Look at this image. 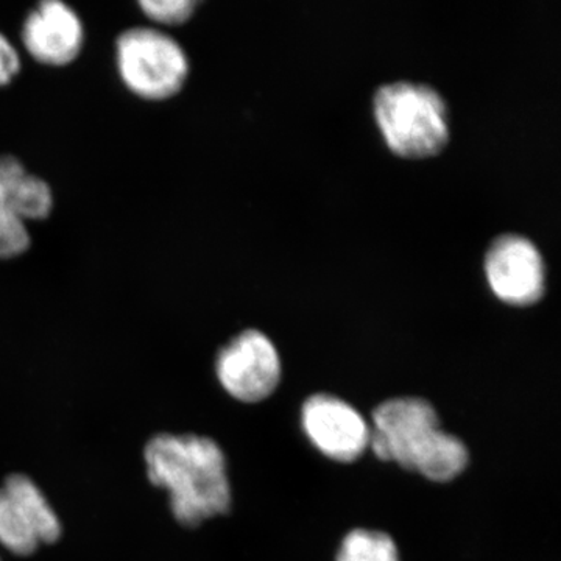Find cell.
Here are the masks:
<instances>
[{"mask_svg": "<svg viewBox=\"0 0 561 561\" xmlns=\"http://www.w3.org/2000/svg\"><path fill=\"white\" fill-rule=\"evenodd\" d=\"M147 476L169 493L181 526L198 527L231 511L228 463L219 443L195 434H158L144 451Z\"/></svg>", "mask_w": 561, "mask_h": 561, "instance_id": "obj_1", "label": "cell"}, {"mask_svg": "<svg viewBox=\"0 0 561 561\" xmlns=\"http://www.w3.org/2000/svg\"><path fill=\"white\" fill-rule=\"evenodd\" d=\"M370 426L368 451L427 481L453 482L470 465L468 446L443 430L437 409L424 398L400 397L381 402L373 412Z\"/></svg>", "mask_w": 561, "mask_h": 561, "instance_id": "obj_2", "label": "cell"}, {"mask_svg": "<svg viewBox=\"0 0 561 561\" xmlns=\"http://www.w3.org/2000/svg\"><path fill=\"white\" fill-rule=\"evenodd\" d=\"M375 117L387 146L409 160L435 157L449 142V113L430 84L393 81L375 94Z\"/></svg>", "mask_w": 561, "mask_h": 561, "instance_id": "obj_3", "label": "cell"}, {"mask_svg": "<svg viewBox=\"0 0 561 561\" xmlns=\"http://www.w3.org/2000/svg\"><path fill=\"white\" fill-rule=\"evenodd\" d=\"M121 80L144 101H168L190 77L186 51L172 36L151 27H135L116 41Z\"/></svg>", "mask_w": 561, "mask_h": 561, "instance_id": "obj_4", "label": "cell"}, {"mask_svg": "<svg viewBox=\"0 0 561 561\" xmlns=\"http://www.w3.org/2000/svg\"><path fill=\"white\" fill-rule=\"evenodd\" d=\"M214 367L224 390L245 404L268 400L283 379L278 348L267 334L257 330L234 335L217 353Z\"/></svg>", "mask_w": 561, "mask_h": 561, "instance_id": "obj_5", "label": "cell"}, {"mask_svg": "<svg viewBox=\"0 0 561 561\" xmlns=\"http://www.w3.org/2000/svg\"><path fill=\"white\" fill-rule=\"evenodd\" d=\"M60 537V519L39 486L28 476H9L0 486V545L24 557Z\"/></svg>", "mask_w": 561, "mask_h": 561, "instance_id": "obj_6", "label": "cell"}, {"mask_svg": "<svg viewBox=\"0 0 561 561\" xmlns=\"http://www.w3.org/2000/svg\"><path fill=\"white\" fill-rule=\"evenodd\" d=\"M301 430L321 456L337 463H353L370 449V421L337 394L316 393L302 402Z\"/></svg>", "mask_w": 561, "mask_h": 561, "instance_id": "obj_7", "label": "cell"}, {"mask_svg": "<svg viewBox=\"0 0 561 561\" xmlns=\"http://www.w3.org/2000/svg\"><path fill=\"white\" fill-rule=\"evenodd\" d=\"M485 273L491 290L507 305L526 308L545 295V260L537 245L524 236L494 239L486 251Z\"/></svg>", "mask_w": 561, "mask_h": 561, "instance_id": "obj_8", "label": "cell"}, {"mask_svg": "<svg viewBox=\"0 0 561 561\" xmlns=\"http://www.w3.org/2000/svg\"><path fill=\"white\" fill-rule=\"evenodd\" d=\"M22 43L31 57L43 65H70L83 49V22L76 10L60 0H46L25 18Z\"/></svg>", "mask_w": 561, "mask_h": 561, "instance_id": "obj_9", "label": "cell"}, {"mask_svg": "<svg viewBox=\"0 0 561 561\" xmlns=\"http://www.w3.org/2000/svg\"><path fill=\"white\" fill-rule=\"evenodd\" d=\"M27 169L14 157H0V260L21 256L31 247L27 221L18 210V181Z\"/></svg>", "mask_w": 561, "mask_h": 561, "instance_id": "obj_10", "label": "cell"}, {"mask_svg": "<svg viewBox=\"0 0 561 561\" xmlns=\"http://www.w3.org/2000/svg\"><path fill=\"white\" fill-rule=\"evenodd\" d=\"M335 561H402L397 541L387 531L353 529L343 537Z\"/></svg>", "mask_w": 561, "mask_h": 561, "instance_id": "obj_11", "label": "cell"}, {"mask_svg": "<svg viewBox=\"0 0 561 561\" xmlns=\"http://www.w3.org/2000/svg\"><path fill=\"white\" fill-rule=\"evenodd\" d=\"M197 5L194 0H146L139 3L144 14L160 25L184 24L191 20Z\"/></svg>", "mask_w": 561, "mask_h": 561, "instance_id": "obj_12", "label": "cell"}, {"mask_svg": "<svg viewBox=\"0 0 561 561\" xmlns=\"http://www.w3.org/2000/svg\"><path fill=\"white\" fill-rule=\"evenodd\" d=\"M21 69V58L13 44L0 33V87L16 79Z\"/></svg>", "mask_w": 561, "mask_h": 561, "instance_id": "obj_13", "label": "cell"}]
</instances>
